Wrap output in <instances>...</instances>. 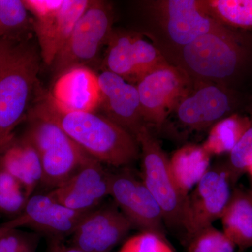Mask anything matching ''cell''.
<instances>
[{"label":"cell","mask_w":252,"mask_h":252,"mask_svg":"<svg viewBox=\"0 0 252 252\" xmlns=\"http://www.w3.org/2000/svg\"><path fill=\"white\" fill-rule=\"evenodd\" d=\"M145 123L160 126L190 87L185 72L167 61L135 84Z\"/></svg>","instance_id":"8fae6325"},{"label":"cell","mask_w":252,"mask_h":252,"mask_svg":"<svg viewBox=\"0 0 252 252\" xmlns=\"http://www.w3.org/2000/svg\"><path fill=\"white\" fill-rule=\"evenodd\" d=\"M91 212L75 211L55 201L48 194H36L29 198L19 215L0 227L5 229L27 227L50 240H63L71 237Z\"/></svg>","instance_id":"4fadbf2b"},{"label":"cell","mask_w":252,"mask_h":252,"mask_svg":"<svg viewBox=\"0 0 252 252\" xmlns=\"http://www.w3.org/2000/svg\"><path fill=\"white\" fill-rule=\"evenodd\" d=\"M176 105L179 122L191 130H203L230 116L235 99L226 86L197 82Z\"/></svg>","instance_id":"5bb4252c"},{"label":"cell","mask_w":252,"mask_h":252,"mask_svg":"<svg viewBox=\"0 0 252 252\" xmlns=\"http://www.w3.org/2000/svg\"><path fill=\"white\" fill-rule=\"evenodd\" d=\"M149 9L175 48L187 45L204 34L230 28L207 14L201 0L152 1Z\"/></svg>","instance_id":"30bf717a"},{"label":"cell","mask_w":252,"mask_h":252,"mask_svg":"<svg viewBox=\"0 0 252 252\" xmlns=\"http://www.w3.org/2000/svg\"><path fill=\"white\" fill-rule=\"evenodd\" d=\"M0 169L21 183L28 200L42 181V166L37 152L23 137L13 139L0 154Z\"/></svg>","instance_id":"d6986e66"},{"label":"cell","mask_w":252,"mask_h":252,"mask_svg":"<svg viewBox=\"0 0 252 252\" xmlns=\"http://www.w3.org/2000/svg\"><path fill=\"white\" fill-rule=\"evenodd\" d=\"M111 173L91 158L65 182L48 195L64 207L78 212L95 210L110 193Z\"/></svg>","instance_id":"9a60e30c"},{"label":"cell","mask_w":252,"mask_h":252,"mask_svg":"<svg viewBox=\"0 0 252 252\" xmlns=\"http://www.w3.org/2000/svg\"><path fill=\"white\" fill-rule=\"evenodd\" d=\"M23 190L22 185L9 172L0 169V193Z\"/></svg>","instance_id":"f546056e"},{"label":"cell","mask_w":252,"mask_h":252,"mask_svg":"<svg viewBox=\"0 0 252 252\" xmlns=\"http://www.w3.org/2000/svg\"><path fill=\"white\" fill-rule=\"evenodd\" d=\"M32 109L59 124L86 154L101 163L125 167L139 158L140 145L135 137L102 114L68 111L44 92Z\"/></svg>","instance_id":"6da1fadb"},{"label":"cell","mask_w":252,"mask_h":252,"mask_svg":"<svg viewBox=\"0 0 252 252\" xmlns=\"http://www.w3.org/2000/svg\"><path fill=\"white\" fill-rule=\"evenodd\" d=\"M119 252H174L165 236L151 233L141 232L134 235L124 244Z\"/></svg>","instance_id":"4316f807"},{"label":"cell","mask_w":252,"mask_h":252,"mask_svg":"<svg viewBox=\"0 0 252 252\" xmlns=\"http://www.w3.org/2000/svg\"><path fill=\"white\" fill-rule=\"evenodd\" d=\"M133 226L115 203L97 207L71 235L72 246L86 252H109Z\"/></svg>","instance_id":"e0dca14e"},{"label":"cell","mask_w":252,"mask_h":252,"mask_svg":"<svg viewBox=\"0 0 252 252\" xmlns=\"http://www.w3.org/2000/svg\"><path fill=\"white\" fill-rule=\"evenodd\" d=\"M252 164V119L251 124L238 144L230 152L229 159L225 164L232 184L248 170Z\"/></svg>","instance_id":"d4e9b609"},{"label":"cell","mask_w":252,"mask_h":252,"mask_svg":"<svg viewBox=\"0 0 252 252\" xmlns=\"http://www.w3.org/2000/svg\"><path fill=\"white\" fill-rule=\"evenodd\" d=\"M51 94L68 111L97 112L100 99L97 75L89 67L74 68L56 79Z\"/></svg>","instance_id":"ac0fdd59"},{"label":"cell","mask_w":252,"mask_h":252,"mask_svg":"<svg viewBox=\"0 0 252 252\" xmlns=\"http://www.w3.org/2000/svg\"><path fill=\"white\" fill-rule=\"evenodd\" d=\"M207 14L227 27L252 28V0H201Z\"/></svg>","instance_id":"cb8c5ba5"},{"label":"cell","mask_w":252,"mask_h":252,"mask_svg":"<svg viewBox=\"0 0 252 252\" xmlns=\"http://www.w3.org/2000/svg\"><path fill=\"white\" fill-rule=\"evenodd\" d=\"M210 157L203 145L188 144L175 151L169 159L174 180L186 196L210 168Z\"/></svg>","instance_id":"ffe728a7"},{"label":"cell","mask_w":252,"mask_h":252,"mask_svg":"<svg viewBox=\"0 0 252 252\" xmlns=\"http://www.w3.org/2000/svg\"><path fill=\"white\" fill-rule=\"evenodd\" d=\"M223 233L240 250L252 248V196L241 190L232 193L222 215Z\"/></svg>","instance_id":"44dd1931"},{"label":"cell","mask_w":252,"mask_h":252,"mask_svg":"<svg viewBox=\"0 0 252 252\" xmlns=\"http://www.w3.org/2000/svg\"><path fill=\"white\" fill-rule=\"evenodd\" d=\"M247 171L250 172V175H251L252 177V164L251 165H250V167H248V170H247Z\"/></svg>","instance_id":"d6a6232c"},{"label":"cell","mask_w":252,"mask_h":252,"mask_svg":"<svg viewBox=\"0 0 252 252\" xmlns=\"http://www.w3.org/2000/svg\"><path fill=\"white\" fill-rule=\"evenodd\" d=\"M174 62L190 81L225 86L236 77L246 62V50L230 28L199 36L177 48Z\"/></svg>","instance_id":"3957f363"},{"label":"cell","mask_w":252,"mask_h":252,"mask_svg":"<svg viewBox=\"0 0 252 252\" xmlns=\"http://www.w3.org/2000/svg\"><path fill=\"white\" fill-rule=\"evenodd\" d=\"M26 120L23 137L35 149L40 159L43 187L51 190L56 188L92 158L46 116L31 108Z\"/></svg>","instance_id":"277c9868"},{"label":"cell","mask_w":252,"mask_h":252,"mask_svg":"<svg viewBox=\"0 0 252 252\" xmlns=\"http://www.w3.org/2000/svg\"><path fill=\"white\" fill-rule=\"evenodd\" d=\"M232 185L225 165H218L210 167L189 194L185 221L187 243L221 217L231 198Z\"/></svg>","instance_id":"ba28073f"},{"label":"cell","mask_w":252,"mask_h":252,"mask_svg":"<svg viewBox=\"0 0 252 252\" xmlns=\"http://www.w3.org/2000/svg\"><path fill=\"white\" fill-rule=\"evenodd\" d=\"M235 250L234 243L225 235L215 252H235Z\"/></svg>","instance_id":"1f68e13d"},{"label":"cell","mask_w":252,"mask_h":252,"mask_svg":"<svg viewBox=\"0 0 252 252\" xmlns=\"http://www.w3.org/2000/svg\"><path fill=\"white\" fill-rule=\"evenodd\" d=\"M113 21L112 5L99 0L91 1L51 65L56 79L70 69L89 67L95 62L108 42Z\"/></svg>","instance_id":"5b68a950"},{"label":"cell","mask_w":252,"mask_h":252,"mask_svg":"<svg viewBox=\"0 0 252 252\" xmlns=\"http://www.w3.org/2000/svg\"><path fill=\"white\" fill-rule=\"evenodd\" d=\"M91 0H23L33 18L41 59L51 66Z\"/></svg>","instance_id":"52a82bcc"},{"label":"cell","mask_w":252,"mask_h":252,"mask_svg":"<svg viewBox=\"0 0 252 252\" xmlns=\"http://www.w3.org/2000/svg\"><path fill=\"white\" fill-rule=\"evenodd\" d=\"M99 89L98 109L134 137L146 126L140 96L135 84L114 73L102 71L97 75Z\"/></svg>","instance_id":"2e32d148"},{"label":"cell","mask_w":252,"mask_h":252,"mask_svg":"<svg viewBox=\"0 0 252 252\" xmlns=\"http://www.w3.org/2000/svg\"><path fill=\"white\" fill-rule=\"evenodd\" d=\"M251 124V119L230 114L212 126L203 147L210 155L230 153Z\"/></svg>","instance_id":"603a6c76"},{"label":"cell","mask_w":252,"mask_h":252,"mask_svg":"<svg viewBox=\"0 0 252 252\" xmlns=\"http://www.w3.org/2000/svg\"><path fill=\"white\" fill-rule=\"evenodd\" d=\"M28 200L23 190L0 193V212L14 218L23 211Z\"/></svg>","instance_id":"f1b7e54d"},{"label":"cell","mask_w":252,"mask_h":252,"mask_svg":"<svg viewBox=\"0 0 252 252\" xmlns=\"http://www.w3.org/2000/svg\"><path fill=\"white\" fill-rule=\"evenodd\" d=\"M12 53H13V52H12ZM6 63H7V62H6ZM6 64H5V65H6ZM5 65H4V66H5ZM4 67H1V68H0V74H1V71H2V69H4Z\"/></svg>","instance_id":"836d02e7"},{"label":"cell","mask_w":252,"mask_h":252,"mask_svg":"<svg viewBox=\"0 0 252 252\" xmlns=\"http://www.w3.org/2000/svg\"><path fill=\"white\" fill-rule=\"evenodd\" d=\"M109 195L133 228L165 236L161 209L142 179L137 178L130 169L111 173Z\"/></svg>","instance_id":"7c38bea8"},{"label":"cell","mask_w":252,"mask_h":252,"mask_svg":"<svg viewBox=\"0 0 252 252\" xmlns=\"http://www.w3.org/2000/svg\"><path fill=\"white\" fill-rule=\"evenodd\" d=\"M101 70L117 74L131 84L167 62L160 50L140 33L112 31Z\"/></svg>","instance_id":"9c48e42d"},{"label":"cell","mask_w":252,"mask_h":252,"mask_svg":"<svg viewBox=\"0 0 252 252\" xmlns=\"http://www.w3.org/2000/svg\"><path fill=\"white\" fill-rule=\"evenodd\" d=\"M48 252H86L72 245H67L62 240H50Z\"/></svg>","instance_id":"4dcf8cb0"},{"label":"cell","mask_w":252,"mask_h":252,"mask_svg":"<svg viewBox=\"0 0 252 252\" xmlns=\"http://www.w3.org/2000/svg\"><path fill=\"white\" fill-rule=\"evenodd\" d=\"M136 140L142 157V180L161 209L165 225L185 233L188 196L182 193L174 180L166 154L147 126Z\"/></svg>","instance_id":"8992f818"},{"label":"cell","mask_w":252,"mask_h":252,"mask_svg":"<svg viewBox=\"0 0 252 252\" xmlns=\"http://www.w3.org/2000/svg\"><path fill=\"white\" fill-rule=\"evenodd\" d=\"M33 32V18L23 0H0V39L21 44Z\"/></svg>","instance_id":"7402d4cb"},{"label":"cell","mask_w":252,"mask_h":252,"mask_svg":"<svg viewBox=\"0 0 252 252\" xmlns=\"http://www.w3.org/2000/svg\"><path fill=\"white\" fill-rule=\"evenodd\" d=\"M224 235L215 227H209L189 242L188 252H215Z\"/></svg>","instance_id":"83f0119b"},{"label":"cell","mask_w":252,"mask_h":252,"mask_svg":"<svg viewBox=\"0 0 252 252\" xmlns=\"http://www.w3.org/2000/svg\"><path fill=\"white\" fill-rule=\"evenodd\" d=\"M41 59L35 45L30 41L21 43L15 46L0 74V154L43 94L38 79Z\"/></svg>","instance_id":"7a4b0ae2"},{"label":"cell","mask_w":252,"mask_h":252,"mask_svg":"<svg viewBox=\"0 0 252 252\" xmlns=\"http://www.w3.org/2000/svg\"><path fill=\"white\" fill-rule=\"evenodd\" d=\"M39 234L0 227V252H36Z\"/></svg>","instance_id":"484cf974"}]
</instances>
